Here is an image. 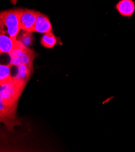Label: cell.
I'll return each instance as SVG.
<instances>
[{
    "label": "cell",
    "instance_id": "obj_1",
    "mask_svg": "<svg viewBox=\"0 0 135 152\" xmlns=\"http://www.w3.org/2000/svg\"><path fill=\"white\" fill-rule=\"evenodd\" d=\"M25 86L26 84L14 79L0 86V96L6 107L17 109L18 101Z\"/></svg>",
    "mask_w": 135,
    "mask_h": 152
},
{
    "label": "cell",
    "instance_id": "obj_2",
    "mask_svg": "<svg viewBox=\"0 0 135 152\" xmlns=\"http://www.w3.org/2000/svg\"><path fill=\"white\" fill-rule=\"evenodd\" d=\"M21 9H13L0 12V34H7L17 39L20 32V15Z\"/></svg>",
    "mask_w": 135,
    "mask_h": 152
},
{
    "label": "cell",
    "instance_id": "obj_3",
    "mask_svg": "<svg viewBox=\"0 0 135 152\" xmlns=\"http://www.w3.org/2000/svg\"><path fill=\"white\" fill-rule=\"evenodd\" d=\"M10 63L12 66L24 64L33 69V61L37 56L35 52L28 48H17L10 51L9 53Z\"/></svg>",
    "mask_w": 135,
    "mask_h": 152
},
{
    "label": "cell",
    "instance_id": "obj_4",
    "mask_svg": "<svg viewBox=\"0 0 135 152\" xmlns=\"http://www.w3.org/2000/svg\"><path fill=\"white\" fill-rule=\"evenodd\" d=\"M1 122L12 132L15 126L21 125L20 121L17 120L16 117V109H11L6 107L0 96V123Z\"/></svg>",
    "mask_w": 135,
    "mask_h": 152
},
{
    "label": "cell",
    "instance_id": "obj_5",
    "mask_svg": "<svg viewBox=\"0 0 135 152\" xmlns=\"http://www.w3.org/2000/svg\"><path fill=\"white\" fill-rule=\"evenodd\" d=\"M38 12L32 10L21 9L19 19L20 29L29 32H34Z\"/></svg>",
    "mask_w": 135,
    "mask_h": 152
},
{
    "label": "cell",
    "instance_id": "obj_6",
    "mask_svg": "<svg viewBox=\"0 0 135 152\" xmlns=\"http://www.w3.org/2000/svg\"><path fill=\"white\" fill-rule=\"evenodd\" d=\"M25 46L17 39H13L9 35L0 34V53H9L10 51Z\"/></svg>",
    "mask_w": 135,
    "mask_h": 152
},
{
    "label": "cell",
    "instance_id": "obj_7",
    "mask_svg": "<svg viewBox=\"0 0 135 152\" xmlns=\"http://www.w3.org/2000/svg\"><path fill=\"white\" fill-rule=\"evenodd\" d=\"M52 32V27L49 18L46 15L38 12L34 32L46 34Z\"/></svg>",
    "mask_w": 135,
    "mask_h": 152
},
{
    "label": "cell",
    "instance_id": "obj_8",
    "mask_svg": "<svg viewBox=\"0 0 135 152\" xmlns=\"http://www.w3.org/2000/svg\"><path fill=\"white\" fill-rule=\"evenodd\" d=\"M115 9L121 16L130 18L135 12V2L133 0H120Z\"/></svg>",
    "mask_w": 135,
    "mask_h": 152
},
{
    "label": "cell",
    "instance_id": "obj_9",
    "mask_svg": "<svg viewBox=\"0 0 135 152\" xmlns=\"http://www.w3.org/2000/svg\"><path fill=\"white\" fill-rule=\"evenodd\" d=\"M17 67L18 68V72L17 75L13 77V79L26 84L32 73L33 72V69H30L24 64H21Z\"/></svg>",
    "mask_w": 135,
    "mask_h": 152
},
{
    "label": "cell",
    "instance_id": "obj_10",
    "mask_svg": "<svg viewBox=\"0 0 135 152\" xmlns=\"http://www.w3.org/2000/svg\"><path fill=\"white\" fill-rule=\"evenodd\" d=\"M10 64L4 65L0 64V86L11 81L13 77L11 75Z\"/></svg>",
    "mask_w": 135,
    "mask_h": 152
},
{
    "label": "cell",
    "instance_id": "obj_11",
    "mask_svg": "<svg viewBox=\"0 0 135 152\" xmlns=\"http://www.w3.org/2000/svg\"><path fill=\"white\" fill-rule=\"evenodd\" d=\"M41 44L44 48H53L57 42V38L52 32L44 34L40 40Z\"/></svg>",
    "mask_w": 135,
    "mask_h": 152
},
{
    "label": "cell",
    "instance_id": "obj_12",
    "mask_svg": "<svg viewBox=\"0 0 135 152\" xmlns=\"http://www.w3.org/2000/svg\"><path fill=\"white\" fill-rule=\"evenodd\" d=\"M32 39H33V37L31 32L25 31V33L24 34H22L17 40L19 41L21 44H23L25 47L27 48L29 45H30L32 44Z\"/></svg>",
    "mask_w": 135,
    "mask_h": 152
},
{
    "label": "cell",
    "instance_id": "obj_13",
    "mask_svg": "<svg viewBox=\"0 0 135 152\" xmlns=\"http://www.w3.org/2000/svg\"><path fill=\"white\" fill-rule=\"evenodd\" d=\"M1 53H0V55H1Z\"/></svg>",
    "mask_w": 135,
    "mask_h": 152
}]
</instances>
